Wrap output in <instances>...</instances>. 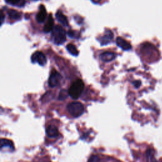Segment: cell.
<instances>
[{"instance_id": "cell-1", "label": "cell", "mask_w": 162, "mask_h": 162, "mask_svg": "<svg viewBox=\"0 0 162 162\" xmlns=\"http://www.w3.org/2000/svg\"><path fill=\"white\" fill-rule=\"evenodd\" d=\"M84 89V84L80 79H77L72 84L68 89V94L74 99L79 98Z\"/></svg>"}, {"instance_id": "cell-2", "label": "cell", "mask_w": 162, "mask_h": 162, "mask_svg": "<svg viewBox=\"0 0 162 162\" xmlns=\"http://www.w3.org/2000/svg\"><path fill=\"white\" fill-rule=\"evenodd\" d=\"M52 38L54 44L60 45L63 44L66 40V32L60 25H56L52 30Z\"/></svg>"}, {"instance_id": "cell-3", "label": "cell", "mask_w": 162, "mask_h": 162, "mask_svg": "<svg viewBox=\"0 0 162 162\" xmlns=\"http://www.w3.org/2000/svg\"><path fill=\"white\" fill-rule=\"evenodd\" d=\"M67 108L69 113L75 118H77L82 115L84 111L83 105L77 101L69 103L67 105Z\"/></svg>"}, {"instance_id": "cell-4", "label": "cell", "mask_w": 162, "mask_h": 162, "mask_svg": "<svg viewBox=\"0 0 162 162\" xmlns=\"http://www.w3.org/2000/svg\"><path fill=\"white\" fill-rule=\"evenodd\" d=\"M31 61L34 63H37L40 66H44L47 62V59L43 52H36L32 55Z\"/></svg>"}, {"instance_id": "cell-5", "label": "cell", "mask_w": 162, "mask_h": 162, "mask_svg": "<svg viewBox=\"0 0 162 162\" xmlns=\"http://www.w3.org/2000/svg\"><path fill=\"white\" fill-rule=\"evenodd\" d=\"M61 79H62V76L61 75L57 72V71L53 70L51 74L49 79H48V85L50 88H54L56 86H57Z\"/></svg>"}, {"instance_id": "cell-6", "label": "cell", "mask_w": 162, "mask_h": 162, "mask_svg": "<svg viewBox=\"0 0 162 162\" xmlns=\"http://www.w3.org/2000/svg\"><path fill=\"white\" fill-rule=\"evenodd\" d=\"M4 149L8 151H13L15 149L13 142L7 139H1V149L3 151Z\"/></svg>"}, {"instance_id": "cell-7", "label": "cell", "mask_w": 162, "mask_h": 162, "mask_svg": "<svg viewBox=\"0 0 162 162\" xmlns=\"http://www.w3.org/2000/svg\"><path fill=\"white\" fill-rule=\"evenodd\" d=\"M116 44H117L119 47L122 48L125 51H128L131 49L132 46L130 44L125 40L124 39L120 37H119L116 39Z\"/></svg>"}, {"instance_id": "cell-8", "label": "cell", "mask_w": 162, "mask_h": 162, "mask_svg": "<svg viewBox=\"0 0 162 162\" xmlns=\"http://www.w3.org/2000/svg\"><path fill=\"white\" fill-rule=\"evenodd\" d=\"M116 54L113 52H104L99 56L100 59L104 62H110L115 59Z\"/></svg>"}, {"instance_id": "cell-9", "label": "cell", "mask_w": 162, "mask_h": 162, "mask_svg": "<svg viewBox=\"0 0 162 162\" xmlns=\"http://www.w3.org/2000/svg\"><path fill=\"white\" fill-rule=\"evenodd\" d=\"M46 133L47 135L49 138H55L59 135V131L57 129L54 125H49L46 130Z\"/></svg>"}, {"instance_id": "cell-10", "label": "cell", "mask_w": 162, "mask_h": 162, "mask_svg": "<svg viewBox=\"0 0 162 162\" xmlns=\"http://www.w3.org/2000/svg\"><path fill=\"white\" fill-rule=\"evenodd\" d=\"M47 16V12L45 7L43 5H40L39 7V11L36 15V20L39 23L43 22Z\"/></svg>"}, {"instance_id": "cell-11", "label": "cell", "mask_w": 162, "mask_h": 162, "mask_svg": "<svg viewBox=\"0 0 162 162\" xmlns=\"http://www.w3.org/2000/svg\"><path fill=\"white\" fill-rule=\"evenodd\" d=\"M113 38V32L111 30H106L105 34L101 38V44L102 46L109 44Z\"/></svg>"}, {"instance_id": "cell-12", "label": "cell", "mask_w": 162, "mask_h": 162, "mask_svg": "<svg viewBox=\"0 0 162 162\" xmlns=\"http://www.w3.org/2000/svg\"><path fill=\"white\" fill-rule=\"evenodd\" d=\"M54 28V20L52 14L49 15L47 22L45 24L44 27V31L45 32H49L52 31Z\"/></svg>"}, {"instance_id": "cell-13", "label": "cell", "mask_w": 162, "mask_h": 162, "mask_svg": "<svg viewBox=\"0 0 162 162\" xmlns=\"http://www.w3.org/2000/svg\"><path fill=\"white\" fill-rule=\"evenodd\" d=\"M56 17L58 20V21L64 26H68V21L67 17L65 16V15L63 13L62 11H58L56 13Z\"/></svg>"}, {"instance_id": "cell-14", "label": "cell", "mask_w": 162, "mask_h": 162, "mask_svg": "<svg viewBox=\"0 0 162 162\" xmlns=\"http://www.w3.org/2000/svg\"><path fill=\"white\" fill-rule=\"evenodd\" d=\"M9 17L13 20H19L21 18V14H20L17 10H10L8 12Z\"/></svg>"}, {"instance_id": "cell-15", "label": "cell", "mask_w": 162, "mask_h": 162, "mask_svg": "<svg viewBox=\"0 0 162 162\" xmlns=\"http://www.w3.org/2000/svg\"><path fill=\"white\" fill-rule=\"evenodd\" d=\"M67 49L71 54L75 56V57L79 54V51L73 44H68L67 46Z\"/></svg>"}, {"instance_id": "cell-16", "label": "cell", "mask_w": 162, "mask_h": 162, "mask_svg": "<svg viewBox=\"0 0 162 162\" xmlns=\"http://www.w3.org/2000/svg\"><path fill=\"white\" fill-rule=\"evenodd\" d=\"M146 157H147V161L148 162H158L155 158L153 151L151 149H148L146 152Z\"/></svg>"}, {"instance_id": "cell-17", "label": "cell", "mask_w": 162, "mask_h": 162, "mask_svg": "<svg viewBox=\"0 0 162 162\" xmlns=\"http://www.w3.org/2000/svg\"><path fill=\"white\" fill-rule=\"evenodd\" d=\"M6 1L13 6H21V5L24 4V0H6Z\"/></svg>"}, {"instance_id": "cell-18", "label": "cell", "mask_w": 162, "mask_h": 162, "mask_svg": "<svg viewBox=\"0 0 162 162\" xmlns=\"http://www.w3.org/2000/svg\"><path fill=\"white\" fill-rule=\"evenodd\" d=\"M68 94V91H66L65 89H63L60 92V94H59V96H58V99L60 100H63L65 99L67 97Z\"/></svg>"}, {"instance_id": "cell-19", "label": "cell", "mask_w": 162, "mask_h": 162, "mask_svg": "<svg viewBox=\"0 0 162 162\" xmlns=\"http://www.w3.org/2000/svg\"><path fill=\"white\" fill-rule=\"evenodd\" d=\"M99 158L97 156H92L90 158L88 162H98Z\"/></svg>"}, {"instance_id": "cell-20", "label": "cell", "mask_w": 162, "mask_h": 162, "mask_svg": "<svg viewBox=\"0 0 162 162\" xmlns=\"http://www.w3.org/2000/svg\"><path fill=\"white\" fill-rule=\"evenodd\" d=\"M133 84L135 85V87L136 88H138L139 87H140V85H141V81L135 80L133 82Z\"/></svg>"}, {"instance_id": "cell-21", "label": "cell", "mask_w": 162, "mask_h": 162, "mask_svg": "<svg viewBox=\"0 0 162 162\" xmlns=\"http://www.w3.org/2000/svg\"><path fill=\"white\" fill-rule=\"evenodd\" d=\"M4 14H3V11H1V25L3 24V21H4Z\"/></svg>"}, {"instance_id": "cell-22", "label": "cell", "mask_w": 162, "mask_h": 162, "mask_svg": "<svg viewBox=\"0 0 162 162\" xmlns=\"http://www.w3.org/2000/svg\"><path fill=\"white\" fill-rule=\"evenodd\" d=\"M31 1H38V0H31Z\"/></svg>"}]
</instances>
